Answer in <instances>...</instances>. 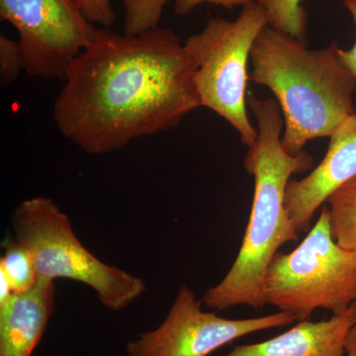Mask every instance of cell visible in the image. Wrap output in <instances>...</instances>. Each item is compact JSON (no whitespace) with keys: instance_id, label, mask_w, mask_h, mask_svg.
I'll list each match as a JSON object with an SVG mask.
<instances>
[{"instance_id":"obj_5","label":"cell","mask_w":356,"mask_h":356,"mask_svg":"<svg viewBox=\"0 0 356 356\" xmlns=\"http://www.w3.org/2000/svg\"><path fill=\"white\" fill-rule=\"evenodd\" d=\"M264 292L267 304L297 322L309 320L317 309L337 315L356 302V252L334 241L327 206L298 247L274 255Z\"/></svg>"},{"instance_id":"obj_4","label":"cell","mask_w":356,"mask_h":356,"mask_svg":"<svg viewBox=\"0 0 356 356\" xmlns=\"http://www.w3.org/2000/svg\"><path fill=\"white\" fill-rule=\"evenodd\" d=\"M13 225L14 238L29 250L38 278L83 283L112 311L124 310L146 291L140 278L104 264L86 250L53 199L38 196L23 201L14 211Z\"/></svg>"},{"instance_id":"obj_10","label":"cell","mask_w":356,"mask_h":356,"mask_svg":"<svg viewBox=\"0 0 356 356\" xmlns=\"http://www.w3.org/2000/svg\"><path fill=\"white\" fill-rule=\"evenodd\" d=\"M355 315L356 302L329 320L301 321L280 336L236 346L224 356H344Z\"/></svg>"},{"instance_id":"obj_3","label":"cell","mask_w":356,"mask_h":356,"mask_svg":"<svg viewBox=\"0 0 356 356\" xmlns=\"http://www.w3.org/2000/svg\"><path fill=\"white\" fill-rule=\"evenodd\" d=\"M341 51L337 41L310 50L306 42L268 25L255 40L250 81L275 96L284 119L281 143L293 156L312 140L331 137L355 114L356 77Z\"/></svg>"},{"instance_id":"obj_6","label":"cell","mask_w":356,"mask_h":356,"mask_svg":"<svg viewBox=\"0 0 356 356\" xmlns=\"http://www.w3.org/2000/svg\"><path fill=\"white\" fill-rule=\"evenodd\" d=\"M267 25L266 13L252 1L236 19H210L184 43L195 64L194 83L201 107L228 122L248 147L257 138L248 114V64L255 40Z\"/></svg>"},{"instance_id":"obj_17","label":"cell","mask_w":356,"mask_h":356,"mask_svg":"<svg viewBox=\"0 0 356 356\" xmlns=\"http://www.w3.org/2000/svg\"><path fill=\"white\" fill-rule=\"evenodd\" d=\"M86 19L92 24L108 28L113 24L116 15L112 8L111 0H74Z\"/></svg>"},{"instance_id":"obj_14","label":"cell","mask_w":356,"mask_h":356,"mask_svg":"<svg viewBox=\"0 0 356 356\" xmlns=\"http://www.w3.org/2000/svg\"><path fill=\"white\" fill-rule=\"evenodd\" d=\"M4 245L0 270L3 271L10 281L14 292L27 291L38 280L32 255L15 238H7Z\"/></svg>"},{"instance_id":"obj_11","label":"cell","mask_w":356,"mask_h":356,"mask_svg":"<svg viewBox=\"0 0 356 356\" xmlns=\"http://www.w3.org/2000/svg\"><path fill=\"white\" fill-rule=\"evenodd\" d=\"M55 280L38 278L0 306V356H32L55 311Z\"/></svg>"},{"instance_id":"obj_15","label":"cell","mask_w":356,"mask_h":356,"mask_svg":"<svg viewBox=\"0 0 356 356\" xmlns=\"http://www.w3.org/2000/svg\"><path fill=\"white\" fill-rule=\"evenodd\" d=\"M170 0H122L125 8L124 33L139 35L159 27L163 10Z\"/></svg>"},{"instance_id":"obj_13","label":"cell","mask_w":356,"mask_h":356,"mask_svg":"<svg viewBox=\"0 0 356 356\" xmlns=\"http://www.w3.org/2000/svg\"><path fill=\"white\" fill-rule=\"evenodd\" d=\"M266 13L269 27L307 43L308 13L302 0H254Z\"/></svg>"},{"instance_id":"obj_8","label":"cell","mask_w":356,"mask_h":356,"mask_svg":"<svg viewBox=\"0 0 356 356\" xmlns=\"http://www.w3.org/2000/svg\"><path fill=\"white\" fill-rule=\"evenodd\" d=\"M202 301L184 285L163 324L140 332L126 346L128 356H209L222 346L254 332L297 322L287 312L264 317L229 320L205 312Z\"/></svg>"},{"instance_id":"obj_20","label":"cell","mask_w":356,"mask_h":356,"mask_svg":"<svg viewBox=\"0 0 356 356\" xmlns=\"http://www.w3.org/2000/svg\"><path fill=\"white\" fill-rule=\"evenodd\" d=\"M15 294L10 281L3 271L0 270V306L4 305Z\"/></svg>"},{"instance_id":"obj_16","label":"cell","mask_w":356,"mask_h":356,"mask_svg":"<svg viewBox=\"0 0 356 356\" xmlns=\"http://www.w3.org/2000/svg\"><path fill=\"white\" fill-rule=\"evenodd\" d=\"M24 70L22 54L18 41L0 36V83L2 88L10 86Z\"/></svg>"},{"instance_id":"obj_18","label":"cell","mask_w":356,"mask_h":356,"mask_svg":"<svg viewBox=\"0 0 356 356\" xmlns=\"http://www.w3.org/2000/svg\"><path fill=\"white\" fill-rule=\"evenodd\" d=\"M252 1L254 0H175V10L178 15L185 16L202 4H215L231 9L234 7L248 6Z\"/></svg>"},{"instance_id":"obj_7","label":"cell","mask_w":356,"mask_h":356,"mask_svg":"<svg viewBox=\"0 0 356 356\" xmlns=\"http://www.w3.org/2000/svg\"><path fill=\"white\" fill-rule=\"evenodd\" d=\"M0 16L19 34L24 72L40 79L65 81L98 32L74 0H0Z\"/></svg>"},{"instance_id":"obj_21","label":"cell","mask_w":356,"mask_h":356,"mask_svg":"<svg viewBox=\"0 0 356 356\" xmlns=\"http://www.w3.org/2000/svg\"><path fill=\"white\" fill-rule=\"evenodd\" d=\"M344 356H356V315L350 332H348V339H346V355Z\"/></svg>"},{"instance_id":"obj_19","label":"cell","mask_w":356,"mask_h":356,"mask_svg":"<svg viewBox=\"0 0 356 356\" xmlns=\"http://www.w3.org/2000/svg\"><path fill=\"white\" fill-rule=\"evenodd\" d=\"M343 3L346 10L350 13L351 17H353L356 31V0H343ZM341 56L344 65L348 67V70L353 72V76L356 77V40L355 44L351 47L350 50L341 49Z\"/></svg>"},{"instance_id":"obj_1","label":"cell","mask_w":356,"mask_h":356,"mask_svg":"<svg viewBox=\"0 0 356 356\" xmlns=\"http://www.w3.org/2000/svg\"><path fill=\"white\" fill-rule=\"evenodd\" d=\"M195 64L172 30L139 35L98 28L74 60L53 116L84 153L119 151L134 140L177 127L201 107Z\"/></svg>"},{"instance_id":"obj_12","label":"cell","mask_w":356,"mask_h":356,"mask_svg":"<svg viewBox=\"0 0 356 356\" xmlns=\"http://www.w3.org/2000/svg\"><path fill=\"white\" fill-rule=\"evenodd\" d=\"M325 203L334 241L356 252V177L339 187Z\"/></svg>"},{"instance_id":"obj_2","label":"cell","mask_w":356,"mask_h":356,"mask_svg":"<svg viewBox=\"0 0 356 356\" xmlns=\"http://www.w3.org/2000/svg\"><path fill=\"white\" fill-rule=\"evenodd\" d=\"M248 107L254 114L257 138L243 159L254 179V201L238 257L221 282L205 292L202 304L214 312L267 305L264 280L269 264L284 243L297 242L299 232L288 214L285 194L290 177L313 166L310 154H290L281 143L284 119L273 97L248 93Z\"/></svg>"},{"instance_id":"obj_9","label":"cell","mask_w":356,"mask_h":356,"mask_svg":"<svg viewBox=\"0 0 356 356\" xmlns=\"http://www.w3.org/2000/svg\"><path fill=\"white\" fill-rule=\"evenodd\" d=\"M356 177V113L330 137L324 159L310 175L291 179L285 206L299 233L309 231L314 215L341 185Z\"/></svg>"}]
</instances>
